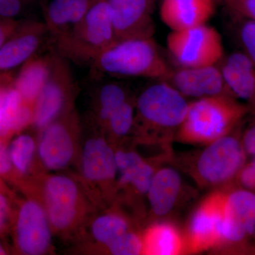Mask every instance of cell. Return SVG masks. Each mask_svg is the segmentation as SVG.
Returning a JSON list of instances; mask_svg holds the SVG:
<instances>
[{
  "mask_svg": "<svg viewBox=\"0 0 255 255\" xmlns=\"http://www.w3.org/2000/svg\"><path fill=\"white\" fill-rule=\"evenodd\" d=\"M143 241V254L174 255L182 253V236L174 226L157 223L146 231Z\"/></svg>",
  "mask_w": 255,
  "mask_h": 255,
  "instance_id": "603a6c76",
  "label": "cell"
},
{
  "mask_svg": "<svg viewBox=\"0 0 255 255\" xmlns=\"http://www.w3.org/2000/svg\"><path fill=\"white\" fill-rule=\"evenodd\" d=\"M162 81L167 82L184 97L197 99L214 96L234 97L218 65L172 70L167 78Z\"/></svg>",
  "mask_w": 255,
  "mask_h": 255,
  "instance_id": "4fadbf2b",
  "label": "cell"
},
{
  "mask_svg": "<svg viewBox=\"0 0 255 255\" xmlns=\"http://www.w3.org/2000/svg\"><path fill=\"white\" fill-rule=\"evenodd\" d=\"M116 41L112 11L107 0H94L75 27L53 40L55 51L64 58L90 65Z\"/></svg>",
  "mask_w": 255,
  "mask_h": 255,
  "instance_id": "3957f363",
  "label": "cell"
},
{
  "mask_svg": "<svg viewBox=\"0 0 255 255\" xmlns=\"http://www.w3.org/2000/svg\"><path fill=\"white\" fill-rule=\"evenodd\" d=\"M189 104L167 82L159 80L144 90L135 102L134 122L142 130L169 132L179 129L187 116Z\"/></svg>",
  "mask_w": 255,
  "mask_h": 255,
  "instance_id": "277c9868",
  "label": "cell"
},
{
  "mask_svg": "<svg viewBox=\"0 0 255 255\" xmlns=\"http://www.w3.org/2000/svg\"><path fill=\"white\" fill-rule=\"evenodd\" d=\"M230 96L198 99L189 104L178 135L183 141L209 144L227 135L250 110Z\"/></svg>",
  "mask_w": 255,
  "mask_h": 255,
  "instance_id": "7a4b0ae2",
  "label": "cell"
},
{
  "mask_svg": "<svg viewBox=\"0 0 255 255\" xmlns=\"http://www.w3.org/2000/svg\"><path fill=\"white\" fill-rule=\"evenodd\" d=\"M45 209L52 228L64 232L76 223L82 197L76 182L65 175L53 174L43 186Z\"/></svg>",
  "mask_w": 255,
  "mask_h": 255,
  "instance_id": "ba28073f",
  "label": "cell"
},
{
  "mask_svg": "<svg viewBox=\"0 0 255 255\" xmlns=\"http://www.w3.org/2000/svg\"><path fill=\"white\" fill-rule=\"evenodd\" d=\"M245 149L233 135H223L209 143L199 156L196 172L209 184L228 182L239 173L246 161Z\"/></svg>",
  "mask_w": 255,
  "mask_h": 255,
  "instance_id": "52a82bcc",
  "label": "cell"
},
{
  "mask_svg": "<svg viewBox=\"0 0 255 255\" xmlns=\"http://www.w3.org/2000/svg\"><path fill=\"white\" fill-rule=\"evenodd\" d=\"M75 82L68 60L53 51L49 75L35 104L33 124L37 128L42 130L67 112L76 92Z\"/></svg>",
  "mask_w": 255,
  "mask_h": 255,
  "instance_id": "8992f818",
  "label": "cell"
},
{
  "mask_svg": "<svg viewBox=\"0 0 255 255\" xmlns=\"http://www.w3.org/2000/svg\"><path fill=\"white\" fill-rule=\"evenodd\" d=\"M36 144L29 135L23 134L14 139L8 150L11 164L19 173H27L34 155Z\"/></svg>",
  "mask_w": 255,
  "mask_h": 255,
  "instance_id": "4316f807",
  "label": "cell"
},
{
  "mask_svg": "<svg viewBox=\"0 0 255 255\" xmlns=\"http://www.w3.org/2000/svg\"><path fill=\"white\" fill-rule=\"evenodd\" d=\"M23 102L14 81L0 87V137L14 132L15 119Z\"/></svg>",
  "mask_w": 255,
  "mask_h": 255,
  "instance_id": "d4e9b609",
  "label": "cell"
},
{
  "mask_svg": "<svg viewBox=\"0 0 255 255\" xmlns=\"http://www.w3.org/2000/svg\"><path fill=\"white\" fill-rule=\"evenodd\" d=\"M120 183L130 184L140 194H147L155 172L152 166L135 152H115Z\"/></svg>",
  "mask_w": 255,
  "mask_h": 255,
  "instance_id": "7402d4cb",
  "label": "cell"
},
{
  "mask_svg": "<svg viewBox=\"0 0 255 255\" xmlns=\"http://www.w3.org/2000/svg\"><path fill=\"white\" fill-rule=\"evenodd\" d=\"M127 87L119 82H106L96 92L95 112L97 119L105 126L110 116L128 100Z\"/></svg>",
  "mask_w": 255,
  "mask_h": 255,
  "instance_id": "cb8c5ba5",
  "label": "cell"
},
{
  "mask_svg": "<svg viewBox=\"0 0 255 255\" xmlns=\"http://www.w3.org/2000/svg\"></svg>",
  "mask_w": 255,
  "mask_h": 255,
  "instance_id": "ab89813d",
  "label": "cell"
},
{
  "mask_svg": "<svg viewBox=\"0 0 255 255\" xmlns=\"http://www.w3.org/2000/svg\"><path fill=\"white\" fill-rule=\"evenodd\" d=\"M240 41L243 52L255 65V21L246 18L239 31Z\"/></svg>",
  "mask_w": 255,
  "mask_h": 255,
  "instance_id": "4dcf8cb0",
  "label": "cell"
},
{
  "mask_svg": "<svg viewBox=\"0 0 255 255\" xmlns=\"http://www.w3.org/2000/svg\"><path fill=\"white\" fill-rule=\"evenodd\" d=\"M17 20L0 17V48L19 26Z\"/></svg>",
  "mask_w": 255,
  "mask_h": 255,
  "instance_id": "d6a6232c",
  "label": "cell"
},
{
  "mask_svg": "<svg viewBox=\"0 0 255 255\" xmlns=\"http://www.w3.org/2000/svg\"><path fill=\"white\" fill-rule=\"evenodd\" d=\"M235 1H236V0H225V1H226L228 6H231Z\"/></svg>",
  "mask_w": 255,
  "mask_h": 255,
  "instance_id": "f35d334b",
  "label": "cell"
},
{
  "mask_svg": "<svg viewBox=\"0 0 255 255\" xmlns=\"http://www.w3.org/2000/svg\"><path fill=\"white\" fill-rule=\"evenodd\" d=\"M181 186L182 179L175 169L166 167L156 172L147 193L152 212L159 216L170 212L175 205Z\"/></svg>",
  "mask_w": 255,
  "mask_h": 255,
  "instance_id": "44dd1931",
  "label": "cell"
},
{
  "mask_svg": "<svg viewBox=\"0 0 255 255\" xmlns=\"http://www.w3.org/2000/svg\"><path fill=\"white\" fill-rule=\"evenodd\" d=\"M169 53L181 68L218 65L224 58L219 31L207 24L172 31L167 38Z\"/></svg>",
  "mask_w": 255,
  "mask_h": 255,
  "instance_id": "5b68a950",
  "label": "cell"
},
{
  "mask_svg": "<svg viewBox=\"0 0 255 255\" xmlns=\"http://www.w3.org/2000/svg\"><path fill=\"white\" fill-rule=\"evenodd\" d=\"M52 54L34 55L23 64L14 80V87L23 102L35 105L42 89L46 84L51 66Z\"/></svg>",
  "mask_w": 255,
  "mask_h": 255,
  "instance_id": "ffe728a7",
  "label": "cell"
},
{
  "mask_svg": "<svg viewBox=\"0 0 255 255\" xmlns=\"http://www.w3.org/2000/svg\"><path fill=\"white\" fill-rule=\"evenodd\" d=\"M94 0H50L43 6L44 21L52 39L75 27L86 14Z\"/></svg>",
  "mask_w": 255,
  "mask_h": 255,
  "instance_id": "d6986e66",
  "label": "cell"
},
{
  "mask_svg": "<svg viewBox=\"0 0 255 255\" xmlns=\"http://www.w3.org/2000/svg\"><path fill=\"white\" fill-rule=\"evenodd\" d=\"M48 36L50 33L43 21L31 20L20 23L0 48V72L12 70L26 63L36 55Z\"/></svg>",
  "mask_w": 255,
  "mask_h": 255,
  "instance_id": "5bb4252c",
  "label": "cell"
},
{
  "mask_svg": "<svg viewBox=\"0 0 255 255\" xmlns=\"http://www.w3.org/2000/svg\"><path fill=\"white\" fill-rule=\"evenodd\" d=\"M107 1L117 41L153 37L155 25L152 17V0Z\"/></svg>",
  "mask_w": 255,
  "mask_h": 255,
  "instance_id": "7c38bea8",
  "label": "cell"
},
{
  "mask_svg": "<svg viewBox=\"0 0 255 255\" xmlns=\"http://www.w3.org/2000/svg\"><path fill=\"white\" fill-rule=\"evenodd\" d=\"M255 233V193L237 189L225 194L223 240L240 243Z\"/></svg>",
  "mask_w": 255,
  "mask_h": 255,
  "instance_id": "9a60e30c",
  "label": "cell"
},
{
  "mask_svg": "<svg viewBox=\"0 0 255 255\" xmlns=\"http://www.w3.org/2000/svg\"><path fill=\"white\" fill-rule=\"evenodd\" d=\"M135 114V102L129 98L114 111L104 127H107L111 133L115 136H124L133 127Z\"/></svg>",
  "mask_w": 255,
  "mask_h": 255,
  "instance_id": "83f0119b",
  "label": "cell"
},
{
  "mask_svg": "<svg viewBox=\"0 0 255 255\" xmlns=\"http://www.w3.org/2000/svg\"><path fill=\"white\" fill-rule=\"evenodd\" d=\"M128 231V223L119 214L102 215L92 225V234L95 241L107 247Z\"/></svg>",
  "mask_w": 255,
  "mask_h": 255,
  "instance_id": "484cf974",
  "label": "cell"
},
{
  "mask_svg": "<svg viewBox=\"0 0 255 255\" xmlns=\"http://www.w3.org/2000/svg\"><path fill=\"white\" fill-rule=\"evenodd\" d=\"M6 251H5L4 248H3V246H1V243H0V255H6Z\"/></svg>",
  "mask_w": 255,
  "mask_h": 255,
  "instance_id": "74e56055",
  "label": "cell"
},
{
  "mask_svg": "<svg viewBox=\"0 0 255 255\" xmlns=\"http://www.w3.org/2000/svg\"><path fill=\"white\" fill-rule=\"evenodd\" d=\"M243 145L248 154L255 156V119L245 132Z\"/></svg>",
  "mask_w": 255,
  "mask_h": 255,
  "instance_id": "e575fe53",
  "label": "cell"
},
{
  "mask_svg": "<svg viewBox=\"0 0 255 255\" xmlns=\"http://www.w3.org/2000/svg\"><path fill=\"white\" fill-rule=\"evenodd\" d=\"M11 160H10L9 152L5 148L2 142L0 141V174L5 175L10 172L11 169Z\"/></svg>",
  "mask_w": 255,
  "mask_h": 255,
  "instance_id": "d590c367",
  "label": "cell"
},
{
  "mask_svg": "<svg viewBox=\"0 0 255 255\" xmlns=\"http://www.w3.org/2000/svg\"><path fill=\"white\" fill-rule=\"evenodd\" d=\"M51 225L45 208L36 201L21 204L16 223V246L26 255L46 254L51 246Z\"/></svg>",
  "mask_w": 255,
  "mask_h": 255,
  "instance_id": "30bf717a",
  "label": "cell"
},
{
  "mask_svg": "<svg viewBox=\"0 0 255 255\" xmlns=\"http://www.w3.org/2000/svg\"><path fill=\"white\" fill-rule=\"evenodd\" d=\"M114 255H137L143 254V241L136 233L128 231L123 236L107 246Z\"/></svg>",
  "mask_w": 255,
  "mask_h": 255,
  "instance_id": "f1b7e54d",
  "label": "cell"
},
{
  "mask_svg": "<svg viewBox=\"0 0 255 255\" xmlns=\"http://www.w3.org/2000/svg\"><path fill=\"white\" fill-rule=\"evenodd\" d=\"M41 0H0V17L16 20Z\"/></svg>",
  "mask_w": 255,
  "mask_h": 255,
  "instance_id": "f546056e",
  "label": "cell"
},
{
  "mask_svg": "<svg viewBox=\"0 0 255 255\" xmlns=\"http://www.w3.org/2000/svg\"><path fill=\"white\" fill-rule=\"evenodd\" d=\"M11 82V81H10L9 79H8V78H0V87L4 86V85H6V84L9 83V82Z\"/></svg>",
  "mask_w": 255,
  "mask_h": 255,
  "instance_id": "8d00e7d4",
  "label": "cell"
},
{
  "mask_svg": "<svg viewBox=\"0 0 255 255\" xmlns=\"http://www.w3.org/2000/svg\"><path fill=\"white\" fill-rule=\"evenodd\" d=\"M220 69L235 98L255 109V65L244 52H233L220 63Z\"/></svg>",
  "mask_w": 255,
  "mask_h": 255,
  "instance_id": "e0dca14e",
  "label": "cell"
},
{
  "mask_svg": "<svg viewBox=\"0 0 255 255\" xmlns=\"http://www.w3.org/2000/svg\"><path fill=\"white\" fill-rule=\"evenodd\" d=\"M216 0H162L159 15L172 31L206 24L214 14Z\"/></svg>",
  "mask_w": 255,
  "mask_h": 255,
  "instance_id": "2e32d148",
  "label": "cell"
},
{
  "mask_svg": "<svg viewBox=\"0 0 255 255\" xmlns=\"http://www.w3.org/2000/svg\"><path fill=\"white\" fill-rule=\"evenodd\" d=\"M9 202L4 193L0 191V233L3 232L9 220Z\"/></svg>",
  "mask_w": 255,
  "mask_h": 255,
  "instance_id": "836d02e7",
  "label": "cell"
},
{
  "mask_svg": "<svg viewBox=\"0 0 255 255\" xmlns=\"http://www.w3.org/2000/svg\"><path fill=\"white\" fill-rule=\"evenodd\" d=\"M84 176L92 182L113 180L117 175L115 152L103 137H92L84 146L82 155Z\"/></svg>",
  "mask_w": 255,
  "mask_h": 255,
  "instance_id": "ac0fdd59",
  "label": "cell"
},
{
  "mask_svg": "<svg viewBox=\"0 0 255 255\" xmlns=\"http://www.w3.org/2000/svg\"><path fill=\"white\" fill-rule=\"evenodd\" d=\"M76 127L75 114L65 112L42 129L38 152L43 165L49 170L67 167L75 153L73 132Z\"/></svg>",
  "mask_w": 255,
  "mask_h": 255,
  "instance_id": "9c48e42d",
  "label": "cell"
},
{
  "mask_svg": "<svg viewBox=\"0 0 255 255\" xmlns=\"http://www.w3.org/2000/svg\"><path fill=\"white\" fill-rule=\"evenodd\" d=\"M229 7L238 16L255 21V0H236Z\"/></svg>",
  "mask_w": 255,
  "mask_h": 255,
  "instance_id": "1f68e13d",
  "label": "cell"
},
{
  "mask_svg": "<svg viewBox=\"0 0 255 255\" xmlns=\"http://www.w3.org/2000/svg\"><path fill=\"white\" fill-rule=\"evenodd\" d=\"M224 193H214L206 198L194 213L189 228L191 252L206 251L224 242Z\"/></svg>",
  "mask_w": 255,
  "mask_h": 255,
  "instance_id": "8fae6325",
  "label": "cell"
},
{
  "mask_svg": "<svg viewBox=\"0 0 255 255\" xmlns=\"http://www.w3.org/2000/svg\"><path fill=\"white\" fill-rule=\"evenodd\" d=\"M90 65L95 78L111 75L164 80L172 70L152 38L116 41Z\"/></svg>",
  "mask_w": 255,
  "mask_h": 255,
  "instance_id": "6da1fadb",
  "label": "cell"
}]
</instances>
